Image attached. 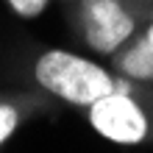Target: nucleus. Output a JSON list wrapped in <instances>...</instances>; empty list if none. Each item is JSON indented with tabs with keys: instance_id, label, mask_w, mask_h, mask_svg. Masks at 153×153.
Returning a JSON list of instances; mask_svg holds the SVG:
<instances>
[{
	"instance_id": "1",
	"label": "nucleus",
	"mask_w": 153,
	"mask_h": 153,
	"mask_svg": "<svg viewBox=\"0 0 153 153\" xmlns=\"http://www.w3.org/2000/svg\"><path fill=\"white\" fill-rule=\"evenodd\" d=\"M22 73L28 86H36L50 97H56L59 103H67L81 111L106 95L131 89L137 84V81L123 78L117 70L103 67L78 53H70L64 48H48L31 53L22 64Z\"/></svg>"
},
{
	"instance_id": "2",
	"label": "nucleus",
	"mask_w": 153,
	"mask_h": 153,
	"mask_svg": "<svg viewBox=\"0 0 153 153\" xmlns=\"http://www.w3.org/2000/svg\"><path fill=\"white\" fill-rule=\"evenodd\" d=\"M73 36L95 56L111 59L153 17L128 0H73L64 6Z\"/></svg>"
},
{
	"instance_id": "3",
	"label": "nucleus",
	"mask_w": 153,
	"mask_h": 153,
	"mask_svg": "<svg viewBox=\"0 0 153 153\" xmlns=\"http://www.w3.org/2000/svg\"><path fill=\"white\" fill-rule=\"evenodd\" d=\"M84 117L95 134L114 145H153V86L134 84L106 95L89 103Z\"/></svg>"
},
{
	"instance_id": "4",
	"label": "nucleus",
	"mask_w": 153,
	"mask_h": 153,
	"mask_svg": "<svg viewBox=\"0 0 153 153\" xmlns=\"http://www.w3.org/2000/svg\"><path fill=\"white\" fill-rule=\"evenodd\" d=\"M56 103V97H50L36 86L0 89V148L8 145L31 120L50 114Z\"/></svg>"
},
{
	"instance_id": "5",
	"label": "nucleus",
	"mask_w": 153,
	"mask_h": 153,
	"mask_svg": "<svg viewBox=\"0 0 153 153\" xmlns=\"http://www.w3.org/2000/svg\"><path fill=\"white\" fill-rule=\"evenodd\" d=\"M109 67L123 78L153 86V20L134 33L120 50L109 59Z\"/></svg>"
},
{
	"instance_id": "6",
	"label": "nucleus",
	"mask_w": 153,
	"mask_h": 153,
	"mask_svg": "<svg viewBox=\"0 0 153 153\" xmlns=\"http://www.w3.org/2000/svg\"><path fill=\"white\" fill-rule=\"evenodd\" d=\"M6 6L11 8L14 17H20V20H33V17L48 11L50 0H6Z\"/></svg>"
},
{
	"instance_id": "7",
	"label": "nucleus",
	"mask_w": 153,
	"mask_h": 153,
	"mask_svg": "<svg viewBox=\"0 0 153 153\" xmlns=\"http://www.w3.org/2000/svg\"><path fill=\"white\" fill-rule=\"evenodd\" d=\"M131 6H137V8H142V11H148L150 17H153V0H128Z\"/></svg>"
},
{
	"instance_id": "8",
	"label": "nucleus",
	"mask_w": 153,
	"mask_h": 153,
	"mask_svg": "<svg viewBox=\"0 0 153 153\" xmlns=\"http://www.w3.org/2000/svg\"><path fill=\"white\" fill-rule=\"evenodd\" d=\"M59 3H64V6H67V3H73V0H59Z\"/></svg>"
}]
</instances>
